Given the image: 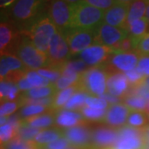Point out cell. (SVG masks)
<instances>
[{
  "instance_id": "obj_63",
  "label": "cell",
  "mask_w": 149,
  "mask_h": 149,
  "mask_svg": "<svg viewBox=\"0 0 149 149\" xmlns=\"http://www.w3.org/2000/svg\"><path fill=\"white\" fill-rule=\"evenodd\" d=\"M1 102H2V101H0V103H1Z\"/></svg>"
},
{
  "instance_id": "obj_14",
  "label": "cell",
  "mask_w": 149,
  "mask_h": 149,
  "mask_svg": "<svg viewBox=\"0 0 149 149\" xmlns=\"http://www.w3.org/2000/svg\"><path fill=\"white\" fill-rule=\"evenodd\" d=\"M91 130L86 123L63 130V134L71 147L77 149H91Z\"/></svg>"
},
{
  "instance_id": "obj_2",
  "label": "cell",
  "mask_w": 149,
  "mask_h": 149,
  "mask_svg": "<svg viewBox=\"0 0 149 149\" xmlns=\"http://www.w3.org/2000/svg\"><path fill=\"white\" fill-rule=\"evenodd\" d=\"M57 31L47 13L34 22L22 34L27 37L37 50L47 55L51 40Z\"/></svg>"
},
{
  "instance_id": "obj_1",
  "label": "cell",
  "mask_w": 149,
  "mask_h": 149,
  "mask_svg": "<svg viewBox=\"0 0 149 149\" xmlns=\"http://www.w3.org/2000/svg\"><path fill=\"white\" fill-rule=\"evenodd\" d=\"M49 2L50 0H17L9 9V15L21 33L47 13Z\"/></svg>"
},
{
  "instance_id": "obj_56",
  "label": "cell",
  "mask_w": 149,
  "mask_h": 149,
  "mask_svg": "<svg viewBox=\"0 0 149 149\" xmlns=\"http://www.w3.org/2000/svg\"><path fill=\"white\" fill-rule=\"evenodd\" d=\"M145 17L148 19V21L149 22V3H148V5H147V10H146V15Z\"/></svg>"
},
{
  "instance_id": "obj_12",
  "label": "cell",
  "mask_w": 149,
  "mask_h": 149,
  "mask_svg": "<svg viewBox=\"0 0 149 149\" xmlns=\"http://www.w3.org/2000/svg\"><path fill=\"white\" fill-rule=\"evenodd\" d=\"M114 53L115 52L113 48L94 44L81 52L79 56L89 67H98L104 66Z\"/></svg>"
},
{
  "instance_id": "obj_60",
  "label": "cell",
  "mask_w": 149,
  "mask_h": 149,
  "mask_svg": "<svg viewBox=\"0 0 149 149\" xmlns=\"http://www.w3.org/2000/svg\"><path fill=\"white\" fill-rule=\"evenodd\" d=\"M145 99H146V100H149V93L148 94V95H146Z\"/></svg>"
},
{
  "instance_id": "obj_49",
  "label": "cell",
  "mask_w": 149,
  "mask_h": 149,
  "mask_svg": "<svg viewBox=\"0 0 149 149\" xmlns=\"http://www.w3.org/2000/svg\"><path fill=\"white\" fill-rule=\"evenodd\" d=\"M17 0H0V8L10 9L12 6L16 3Z\"/></svg>"
},
{
  "instance_id": "obj_31",
  "label": "cell",
  "mask_w": 149,
  "mask_h": 149,
  "mask_svg": "<svg viewBox=\"0 0 149 149\" xmlns=\"http://www.w3.org/2000/svg\"><path fill=\"white\" fill-rule=\"evenodd\" d=\"M52 111L47 107L42 106V105H39V104H27L24 105L21 109V110L19 112V114L21 115L22 119H26L27 118L33 117L36 115L42 114L45 112Z\"/></svg>"
},
{
  "instance_id": "obj_47",
  "label": "cell",
  "mask_w": 149,
  "mask_h": 149,
  "mask_svg": "<svg viewBox=\"0 0 149 149\" xmlns=\"http://www.w3.org/2000/svg\"><path fill=\"white\" fill-rule=\"evenodd\" d=\"M25 75H26V74H25ZM17 85L19 91H22V92H26V91H29V90L32 89V85H31V84L27 81L26 76H23L22 78H21L20 80H18V81L17 82Z\"/></svg>"
},
{
  "instance_id": "obj_51",
  "label": "cell",
  "mask_w": 149,
  "mask_h": 149,
  "mask_svg": "<svg viewBox=\"0 0 149 149\" xmlns=\"http://www.w3.org/2000/svg\"><path fill=\"white\" fill-rule=\"evenodd\" d=\"M107 149H131L128 148V147H126V146H124V145H121V144H118L116 143L113 147H112V148H107Z\"/></svg>"
},
{
  "instance_id": "obj_22",
  "label": "cell",
  "mask_w": 149,
  "mask_h": 149,
  "mask_svg": "<svg viewBox=\"0 0 149 149\" xmlns=\"http://www.w3.org/2000/svg\"><path fill=\"white\" fill-rule=\"evenodd\" d=\"M23 121L31 127L42 129L53 126L56 121V116L55 113L51 111L48 113H46L44 114H39L33 117L27 118L26 119H23Z\"/></svg>"
},
{
  "instance_id": "obj_9",
  "label": "cell",
  "mask_w": 149,
  "mask_h": 149,
  "mask_svg": "<svg viewBox=\"0 0 149 149\" xmlns=\"http://www.w3.org/2000/svg\"><path fill=\"white\" fill-rule=\"evenodd\" d=\"M27 70L15 55L8 54L0 56V81L8 80L17 84L18 80L25 76Z\"/></svg>"
},
{
  "instance_id": "obj_43",
  "label": "cell",
  "mask_w": 149,
  "mask_h": 149,
  "mask_svg": "<svg viewBox=\"0 0 149 149\" xmlns=\"http://www.w3.org/2000/svg\"><path fill=\"white\" fill-rule=\"evenodd\" d=\"M70 147L71 146L68 142V140L65 137H62L54 142L46 144L42 147H40L38 149H66Z\"/></svg>"
},
{
  "instance_id": "obj_28",
  "label": "cell",
  "mask_w": 149,
  "mask_h": 149,
  "mask_svg": "<svg viewBox=\"0 0 149 149\" xmlns=\"http://www.w3.org/2000/svg\"><path fill=\"white\" fill-rule=\"evenodd\" d=\"M123 104L131 111H145L147 100L138 95H127L123 99Z\"/></svg>"
},
{
  "instance_id": "obj_8",
  "label": "cell",
  "mask_w": 149,
  "mask_h": 149,
  "mask_svg": "<svg viewBox=\"0 0 149 149\" xmlns=\"http://www.w3.org/2000/svg\"><path fill=\"white\" fill-rule=\"evenodd\" d=\"M96 29H71L63 33L69 46L70 55L75 56L95 43Z\"/></svg>"
},
{
  "instance_id": "obj_29",
  "label": "cell",
  "mask_w": 149,
  "mask_h": 149,
  "mask_svg": "<svg viewBox=\"0 0 149 149\" xmlns=\"http://www.w3.org/2000/svg\"><path fill=\"white\" fill-rule=\"evenodd\" d=\"M42 131V129L33 128L22 121L21 126L17 129V137L26 142H33L38 133Z\"/></svg>"
},
{
  "instance_id": "obj_36",
  "label": "cell",
  "mask_w": 149,
  "mask_h": 149,
  "mask_svg": "<svg viewBox=\"0 0 149 149\" xmlns=\"http://www.w3.org/2000/svg\"><path fill=\"white\" fill-rule=\"evenodd\" d=\"M85 105L91 109L106 110L109 107V103L100 97L95 96H87L85 100Z\"/></svg>"
},
{
  "instance_id": "obj_42",
  "label": "cell",
  "mask_w": 149,
  "mask_h": 149,
  "mask_svg": "<svg viewBox=\"0 0 149 149\" xmlns=\"http://www.w3.org/2000/svg\"><path fill=\"white\" fill-rule=\"evenodd\" d=\"M115 53L120 52H129L134 51V42L131 37L128 36L121 41L116 47L113 49Z\"/></svg>"
},
{
  "instance_id": "obj_21",
  "label": "cell",
  "mask_w": 149,
  "mask_h": 149,
  "mask_svg": "<svg viewBox=\"0 0 149 149\" xmlns=\"http://www.w3.org/2000/svg\"><path fill=\"white\" fill-rule=\"evenodd\" d=\"M79 90V86L76 84L57 92L54 96V100L51 107V110L54 113L61 110V109L64 108L65 104L69 100L70 98Z\"/></svg>"
},
{
  "instance_id": "obj_23",
  "label": "cell",
  "mask_w": 149,
  "mask_h": 149,
  "mask_svg": "<svg viewBox=\"0 0 149 149\" xmlns=\"http://www.w3.org/2000/svg\"><path fill=\"white\" fill-rule=\"evenodd\" d=\"M62 137H64L63 130H61L60 128L47 129V130H42L38 133L36 138L34 139L33 142L37 144V148H39L40 147H42L46 144L54 142Z\"/></svg>"
},
{
  "instance_id": "obj_45",
  "label": "cell",
  "mask_w": 149,
  "mask_h": 149,
  "mask_svg": "<svg viewBox=\"0 0 149 149\" xmlns=\"http://www.w3.org/2000/svg\"><path fill=\"white\" fill-rule=\"evenodd\" d=\"M15 85L17 84L8 80L0 81V101L4 102L7 100L12 88Z\"/></svg>"
},
{
  "instance_id": "obj_13",
  "label": "cell",
  "mask_w": 149,
  "mask_h": 149,
  "mask_svg": "<svg viewBox=\"0 0 149 149\" xmlns=\"http://www.w3.org/2000/svg\"><path fill=\"white\" fill-rule=\"evenodd\" d=\"M21 32L12 22L0 23V56L16 52L22 38Z\"/></svg>"
},
{
  "instance_id": "obj_34",
  "label": "cell",
  "mask_w": 149,
  "mask_h": 149,
  "mask_svg": "<svg viewBox=\"0 0 149 149\" xmlns=\"http://www.w3.org/2000/svg\"><path fill=\"white\" fill-rule=\"evenodd\" d=\"M0 149H38L37 144L34 142H26L19 138L11 140L8 143L2 146Z\"/></svg>"
},
{
  "instance_id": "obj_11",
  "label": "cell",
  "mask_w": 149,
  "mask_h": 149,
  "mask_svg": "<svg viewBox=\"0 0 149 149\" xmlns=\"http://www.w3.org/2000/svg\"><path fill=\"white\" fill-rule=\"evenodd\" d=\"M95 32V44L103 45L113 49H114L121 41L128 36L127 30L113 27L104 22H102L96 28Z\"/></svg>"
},
{
  "instance_id": "obj_20",
  "label": "cell",
  "mask_w": 149,
  "mask_h": 149,
  "mask_svg": "<svg viewBox=\"0 0 149 149\" xmlns=\"http://www.w3.org/2000/svg\"><path fill=\"white\" fill-rule=\"evenodd\" d=\"M128 35L133 40L134 48L139 39L149 32V22L146 17L132 22L126 27Z\"/></svg>"
},
{
  "instance_id": "obj_59",
  "label": "cell",
  "mask_w": 149,
  "mask_h": 149,
  "mask_svg": "<svg viewBox=\"0 0 149 149\" xmlns=\"http://www.w3.org/2000/svg\"><path fill=\"white\" fill-rule=\"evenodd\" d=\"M145 142H146V149H149V139H145Z\"/></svg>"
},
{
  "instance_id": "obj_44",
  "label": "cell",
  "mask_w": 149,
  "mask_h": 149,
  "mask_svg": "<svg viewBox=\"0 0 149 149\" xmlns=\"http://www.w3.org/2000/svg\"><path fill=\"white\" fill-rule=\"evenodd\" d=\"M64 67L69 68L80 74L88 69V65L83 61H69L64 65Z\"/></svg>"
},
{
  "instance_id": "obj_26",
  "label": "cell",
  "mask_w": 149,
  "mask_h": 149,
  "mask_svg": "<svg viewBox=\"0 0 149 149\" xmlns=\"http://www.w3.org/2000/svg\"><path fill=\"white\" fill-rule=\"evenodd\" d=\"M148 114L143 111H131L128 115L127 123L128 126L137 128H145L148 126Z\"/></svg>"
},
{
  "instance_id": "obj_37",
  "label": "cell",
  "mask_w": 149,
  "mask_h": 149,
  "mask_svg": "<svg viewBox=\"0 0 149 149\" xmlns=\"http://www.w3.org/2000/svg\"><path fill=\"white\" fill-rule=\"evenodd\" d=\"M21 104L18 100L10 102H1L0 103V117H5L6 115H11L17 110Z\"/></svg>"
},
{
  "instance_id": "obj_17",
  "label": "cell",
  "mask_w": 149,
  "mask_h": 149,
  "mask_svg": "<svg viewBox=\"0 0 149 149\" xmlns=\"http://www.w3.org/2000/svg\"><path fill=\"white\" fill-rule=\"evenodd\" d=\"M128 6L129 5L117 3L109 9L104 12L103 22L113 27L126 30Z\"/></svg>"
},
{
  "instance_id": "obj_39",
  "label": "cell",
  "mask_w": 149,
  "mask_h": 149,
  "mask_svg": "<svg viewBox=\"0 0 149 149\" xmlns=\"http://www.w3.org/2000/svg\"><path fill=\"white\" fill-rule=\"evenodd\" d=\"M78 81H79L78 79L72 78V77H68V76H65V75H61L59 78V80L54 84V86H55V89L56 90V91L59 92V91L68 88L70 86L76 85L78 83Z\"/></svg>"
},
{
  "instance_id": "obj_6",
  "label": "cell",
  "mask_w": 149,
  "mask_h": 149,
  "mask_svg": "<svg viewBox=\"0 0 149 149\" xmlns=\"http://www.w3.org/2000/svg\"><path fill=\"white\" fill-rule=\"evenodd\" d=\"M49 69L58 70L61 71L64 65L69 61L71 56L70 48L63 33L57 31L51 40L47 53Z\"/></svg>"
},
{
  "instance_id": "obj_4",
  "label": "cell",
  "mask_w": 149,
  "mask_h": 149,
  "mask_svg": "<svg viewBox=\"0 0 149 149\" xmlns=\"http://www.w3.org/2000/svg\"><path fill=\"white\" fill-rule=\"evenodd\" d=\"M109 74L103 66L90 67L80 74L77 85L80 91L88 95L100 97L105 93Z\"/></svg>"
},
{
  "instance_id": "obj_3",
  "label": "cell",
  "mask_w": 149,
  "mask_h": 149,
  "mask_svg": "<svg viewBox=\"0 0 149 149\" xmlns=\"http://www.w3.org/2000/svg\"><path fill=\"white\" fill-rule=\"evenodd\" d=\"M104 11L81 1L72 4V15L70 28L71 29H96L104 20Z\"/></svg>"
},
{
  "instance_id": "obj_54",
  "label": "cell",
  "mask_w": 149,
  "mask_h": 149,
  "mask_svg": "<svg viewBox=\"0 0 149 149\" xmlns=\"http://www.w3.org/2000/svg\"><path fill=\"white\" fill-rule=\"evenodd\" d=\"M63 1L68 3H70V4H75V3H80L83 0H63Z\"/></svg>"
},
{
  "instance_id": "obj_19",
  "label": "cell",
  "mask_w": 149,
  "mask_h": 149,
  "mask_svg": "<svg viewBox=\"0 0 149 149\" xmlns=\"http://www.w3.org/2000/svg\"><path fill=\"white\" fill-rule=\"evenodd\" d=\"M85 123L86 121L80 113L64 109L57 112V114L56 115L55 124L57 126V128L66 129Z\"/></svg>"
},
{
  "instance_id": "obj_18",
  "label": "cell",
  "mask_w": 149,
  "mask_h": 149,
  "mask_svg": "<svg viewBox=\"0 0 149 149\" xmlns=\"http://www.w3.org/2000/svg\"><path fill=\"white\" fill-rule=\"evenodd\" d=\"M129 83L124 73L109 74L107 80V91L109 94L123 99L129 91Z\"/></svg>"
},
{
  "instance_id": "obj_15",
  "label": "cell",
  "mask_w": 149,
  "mask_h": 149,
  "mask_svg": "<svg viewBox=\"0 0 149 149\" xmlns=\"http://www.w3.org/2000/svg\"><path fill=\"white\" fill-rule=\"evenodd\" d=\"M118 141V129L99 126L91 132V149L109 148L117 143Z\"/></svg>"
},
{
  "instance_id": "obj_7",
  "label": "cell",
  "mask_w": 149,
  "mask_h": 149,
  "mask_svg": "<svg viewBox=\"0 0 149 149\" xmlns=\"http://www.w3.org/2000/svg\"><path fill=\"white\" fill-rule=\"evenodd\" d=\"M72 15V4L63 0H50L47 8V16L61 33L70 29Z\"/></svg>"
},
{
  "instance_id": "obj_25",
  "label": "cell",
  "mask_w": 149,
  "mask_h": 149,
  "mask_svg": "<svg viewBox=\"0 0 149 149\" xmlns=\"http://www.w3.org/2000/svg\"><path fill=\"white\" fill-rule=\"evenodd\" d=\"M57 93L56 90L55 89V86H45V87H34L31 90L23 92L21 95L27 99H32V100H38L47 98L51 96L55 95Z\"/></svg>"
},
{
  "instance_id": "obj_41",
  "label": "cell",
  "mask_w": 149,
  "mask_h": 149,
  "mask_svg": "<svg viewBox=\"0 0 149 149\" xmlns=\"http://www.w3.org/2000/svg\"><path fill=\"white\" fill-rule=\"evenodd\" d=\"M37 73L44 78L47 79L50 82H52L53 84H55L59 80V78L61 77V71L58 70L49 69V68H42V69L37 70Z\"/></svg>"
},
{
  "instance_id": "obj_58",
  "label": "cell",
  "mask_w": 149,
  "mask_h": 149,
  "mask_svg": "<svg viewBox=\"0 0 149 149\" xmlns=\"http://www.w3.org/2000/svg\"><path fill=\"white\" fill-rule=\"evenodd\" d=\"M145 113L148 114V116L149 117V100L147 104V106H146V109H145Z\"/></svg>"
},
{
  "instance_id": "obj_48",
  "label": "cell",
  "mask_w": 149,
  "mask_h": 149,
  "mask_svg": "<svg viewBox=\"0 0 149 149\" xmlns=\"http://www.w3.org/2000/svg\"><path fill=\"white\" fill-rule=\"evenodd\" d=\"M100 98L104 99V100H106L109 104H110L112 105L119 104L123 100L122 99H120V98H118L116 96L112 95L110 94H107V93H104V95H102L100 96Z\"/></svg>"
},
{
  "instance_id": "obj_46",
  "label": "cell",
  "mask_w": 149,
  "mask_h": 149,
  "mask_svg": "<svg viewBox=\"0 0 149 149\" xmlns=\"http://www.w3.org/2000/svg\"><path fill=\"white\" fill-rule=\"evenodd\" d=\"M137 69L145 76H149V56H140Z\"/></svg>"
},
{
  "instance_id": "obj_5",
  "label": "cell",
  "mask_w": 149,
  "mask_h": 149,
  "mask_svg": "<svg viewBox=\"0 0 149 149\" xmlns=\"http://www.w3.org/2000/svg\"><path fill=\"white\" fill-rule=\"evenodd\" d=\"M16 56L20 59L25 68L28 70L42 69L48 67L47 56L34 47L27 37H22L21 42L17 47Z\"/></svg>"
},
{
  "instance_id": "obj_57",
  "label": "cell",
  "mask_w": 149,
  "mask_h": 149,
  "mask_svg": "<svg viewBox=\"0 0 149 149\" xmlns=\"http://www.w3.org/2000/svg\"><path fill=\"white\" fill-rule=\"evenodd\" d=\"M143 85L148 86L149 88V76H146V78H145V80L143 81Z\"/></svg>"
},
{
  "instance_id": "obj_38",
  "label": "cell",
  "mask_w": 149,
  "mask_h": 149,
  "mask_svg": "<svg viewBox=\"0 0 149 149\" xmlns=\"http://www.w3.org/2000/svg\"><path fill=\"white\" fill-rule=\"evenodd\" d=\"M134 51L140 56H149V32L138 41Z\"/></svg>"
},
{
  "instance_id": "obj_30",
  "label": "cell",
  "mask_w": 149,
  "mask_h": 149,
  "mask_svg": "<svg viewBox=\"0 0 149 149\" xmlns=\"http://www.w3.org/2000/svg\"><path fill=\"white\" fill-rule=\"evenodd\" d=\"M80 113L84 117L85 121H91V122H103L105 115L106 110H100L95 109L89 107H84L80 110Z\"/></svg>"
},
{
  "instance_id": "obj_27",
  "label": "cell",
  "mask_w": 149,
  "mask_h": 149,
  "mask_svg": "<svg viewBox=\"0 0 149 149\" xmlns=\"http://www.w3.org/2000/svg\"><path fill=\"white\" fill-rule=\"evenodd\" d=\"M85 92L82 91H76L73 95L70 98V100L65 104L64 109L66 110H80L85 105V100L87 98Z\"/></svg>"
},
{
  "instance_id": "obj_62",
  "label": "cell",
  "mask_w": 149,
  "mask_h": 149,
  "mask_svg": "<svg viewBox=\"0 0 149 149\" xmlns=\"http://www.w3.org/2000/svg\"><path fill=\"white\" fill-rule=\"evenodd\" d=\"M147 1V3H149V0H146Z\"/></svg>"
},
{
  "instance_id": "obj_10",
  "label": "cell",
  "mask_w": 149,
  "mask_h": 149,
  "mask_svg": "<svg viewBox=\"0 0 149 149\" xmlns=\"http://www.w3.org/2000/svg\"><path fill=\"white\" fill-rule=\"evenodd\" d=\"M140 55L135 51L129 52L114 53L103 67L109 74L125 73L135 69L138 65Z\"/></svg>"
},
{
  "instance_id": "obj_32",
  "label": "cell",
  "mask_w": 149,
  "mask_h": 149,
  "mask_svg": "<svg viewBox=\"0 0 149 149\" xmlns=\"http://www.w3.org/2000/svg\"><path fill=\"white\" fill-rule=\"evenodd\" d=\"M17 133V130L8 123L0 126V148L15 139Z\"/></svg>"
},
{
  "instance_id": "obj_16",
  "label": "cell",
  "mask_w": 149,
  "mask_h": 149,
  "mask_svg": "<svg viewBox=\"0 0 149 149\" xmlns=\"http://www.w3.org/2000/svg\"><path fill=\"white\" fill-rule=\"evenodd\" d=\"M131 110L123 103L111 105L106 111L103 122L112 128H120L125 126Z\"/></svg>"
},
{
  "instance_id": "obj_35",
  "label": "cell",
  "mask_w": 149,
  "mask_h": 149,
  "mask_svg": "<svg viewBox=\"0 0 149 149\" xmlns=\"http://www.w3.org/2000/svg\"><path fill=\"white\" fill-rule=\"evenodd\" d=\"M127 80H128L130 88L133 87H137L139 85H141L143 83L144 80L146 78V76L143 74H142L139 70L137 69V67L135 69L129 70L124 73Z\"/></svg>"
},
{
  "instance_id": "obj_53",
  "label": "cell",
  "mask_w": 149,
  "mask_h": 149,
  "mask_svg": "<svg viewBox=\"0 0 149 149\" xmlns=\"http://www.w3.org/2000/svg\"><path fill=\"white\" fill-rule=\"evenodd\" d=\"M144 137L146 139H149V126L144 128Z\"/></svg>"
},
{
  "instance_id": "obj_55",
  "label": "cell",
  "mask_w": 149,
  "mask_h": 149,
  "mask_svg": "<svg viewBox=\"0 0 149 149\" xmlns=\"http://www.w3.org/2000/svg\"><path fill=\"white\" fill-rule=\"evenodd\" d=\"M8 123V118L6 117H0V126L3 125Z\"/></svg>"
},
{
  "instance_id": "obj_61",
  "label": "cell",
  "mask_w": 149,
  "mask_h": 149,
  "mask_svg": "<svg viewBox=\"0 0 149 149\" xmlns=\"http://www.w3.org/2000/svg\"><path fill=\"white\" fill-rule=\"evenodd\" d=\"M66 149H77V148H73V147H70V148H68Z\"/></svg>"
},
{
  "instance_id": "obj_40",
  "label": "cell",
  "mask_w": 149,
  "mask_h": 149,
  "mask_svg": "<svg viewBox=\"0 0 149 149\" xmlns=\"http://www.w3.org/2000/svg\"><path fill=\"white\" fill-rule=\"evenodd\" d=\"M83 2L103 11H107L117 3L116 0H83Z\"/></svg>"
},
{
  "instance_id": "obj_50",
  "label": "cell",
  "mask_w": 149,
  "mask_h": 149,
  "mask_svg": "<svg viewBox=\"0 0 149 149\" xmlns=\"http://www.w3.org/2000/svg\"><path fill=\"white\" fill-rule=\"evenodd\" d=\"M10 18L9 10L8 9H2L0 8V23L7 22Z\"/></svg>"
},
{
  "instance_id": "obj_33",
  "label": "cell",
  "mask_w": 149,
  "mask_h": 149,
  "mask_svg": "<svg viewBox=\"0 0 149 149\" xmlns=\"http://www.w3.org/2000/svg\"><path fill=\"white\" fill-rule=\"evenodd\" d=\"M25 76L32 87H45L54 85L53 83L50 82L47 79L40 75L37 73V71L35 70H27Z\"/></svg>"
},
{
  "instance_id": "obj_52",
  "label": "cell",
  "mask_w": 149,
  "mask_h": 149,
  "mask_svg": "<svg viewBox=\"0 0 149 149\" xmlns=\"http://www.w3.org/2000/svg\"><path fill=\"white\" fill-rule=\"evenodd\" d=\"M117 3H123V4H126V5H129L131 4L133 2H134L135 0H116Z\"/></svg>"
},
{
  "instance_id": "obj_24",
  "label": "cell",
  "mask_w": 149,
  "mask_h": 149,
  "mask_svg": "<svg viewBox=\"0 0 149 149\" xmlns=\"http://www.w3.org/2000/svg\"><path fill=\"white\" fill-rule=\"evenodd\" d=\"M148 3L146 0H135L128 6L127 25L132 22L145 17ZM126 25V27H127Z\"/></svg>"
}]
</instances>
